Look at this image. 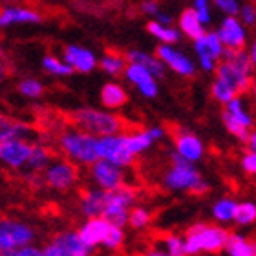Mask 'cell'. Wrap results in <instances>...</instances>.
<instances>
[{
  "label": "cell",
  "mask_w": 256,
  "mask_h": 256,
  "mask_svg": "<svg viewBox=\"0 0 256 256\" xmlns=\"http://www.w3.org/2000/svg\"><path fill=\"white\" fill-rule=\"evenodd\" d=\"M62 119L70 126H77V130H82L94 138L114 136V134H132L136 128L126 119L118 118L114 114H104L96 108H79L74 112L62 114ZM138 130L139 128H136V132Z\"/></svg>",
  "instance_id": "1"
},
{
  "label": "cell",
  "mask_w": 256,
  "mask_h": 256,
  "mask_svg": "<svg viewBox=\"0 0 256 256\" xmlns=\"http://www.w3.org/2000/svg\"><path fill=\"white\" fill-rule=\"evenodd\" d=\"M227 238H229V232L222 227L198 224L187 230V240L183 242V249H185V254H198L202 251L218 252L225 247Z\"/></svg>",
  "instance_id": "2"
},
{
  "label": "cell",
  "mask_w": 256,
  "mask_h": 256,
  "mask_svg": "<svg viewBox=\"0 0 256 256\" xmlns=\"http://www.w3.org/2000/svg\"><path fill=\"white\" fill-rule=\"evenodd\" d=\"M59 146L72 161L92 165L99 160L96 150V138L82 130H64L59 138Z\"/></svg>",
  "instance_id": "3"
},
{
  "label": "cell",
  "mask_w": 256,
  "mask_h": 256,
  "mask_svg": "<svg viewBox=\"0 0 256 256\" xmlns=\"http://www.w3.org/2000/svg\"><path fill=\"white\" fill-rule=\"evenodd\" d=\"M96 150L101 160H106L118 166H126L134 163V154L128 150L126 144V134L96 138Z\"/></svg>",
  "instance_id": "4"
},
{
  "label": "cell",
  "mask_w": 256,
  "mask_h": 256,
  "mask_svg": "<svg viewBox=\"0 0 256 256\" xmlns=\"http://www.w3.org/2000/svg\"><path fill=\"white\" fill-rule=\"evenodd\" d=\"M172 158V168L168 170V174L165 176V185L168 188L174 190H190L202 182L200 174L196 172V168L192 166V161L185 160L183 156H180L178 152L170 156Z\"/></svg>",
  "instance_id": "5"
},
{
  "label": "cell",
  "mask_w": 256,
  "mask_h": 256,
  "mask_svg": "<svg viewBox=\"0 0 256 256\" xmlns=\"http://www.w3.org/2000/svg\"><path fill=\"white\" fill-rule=\"evenodd\" d=\"M33 238H35V232L30 225L0 218V252H8L18 249V247L30 246Z\"/></svg>",
  "instance_id": "6"
},
{
  "label": "cell",
  "mask_w": 256,
  "mask_h": 256,
  "mask_svg": "<svg viewBox=\"0 0 256 256\" xmlns=\"http://www.w3.org/2000/svg\"><path fill=\"white\" fill-rule=\"evenodd\" d=\"M216 79L224 80L225 84L229 86L236 96H242V94H247V92L252 90L251 74H247L244 70L236 68L234 64H230L229 60H222V62L216 66Z\"/></svg>",
  "instance_id": "7"
},
{
  "label": "cell",
  "mask_w": 256,
  "mask_h": 256,
  "mask_svg": "<svg viewBox=\"0 0 256 256\" xmlns=\"http://www.w3.org/2000/svg\"><path fill=\"white\" fill-rule=\"evenodd\" d=\"M77 178H79V166L72 161H59L46 170L44 182L55 190H68L75 185Z\"/></svg>",
  "instance_id": "8"
},
{
  "label": "cell",
  "mask_w": 256,
  "mask_h": 256,
  "mask_svg": "<svg viewBox=\"0 0 256 256\" xmlns=\"http://www.w3.org/2000/svg\"><path fill=\"white\" fill-rule=\"evenodd\" d=\"M170 136L174 138V143H176L178 154L183 156L185 160L188 161H196L202 158L203 154V146L202 141L192 136L190 132H187L183 126H178V124H172V128H168Z\"/></svg>",
  "instance_id": "9"
},
{
  "label": "cell",
  "mask_w": 256,
  "mask_h": 256,
  "mask_svg": "<svg viewBox=\"0 0 256 256\" xmlns=\"http://www.w3.org/2000/svg\"><path fill=\"white\" fill-rule=\"evenodd\" d=\"M30 154H32V144H28L24 139L13 138L0 143V160L13 168H20L26 165Z\"/></svg>",
  "instance_id": "10"
},
{
  "label": "cell",
  "mask_w": 256,
  "mask_h": 256,
  "mask_svg": "<svg viewBox=\"0 0 256 256\" xmlns=\"http://www.w3.org/2000/svg\"><path fill=\"white\" fill-rule=\"evenodd\" d=\"M92 176L101 185L102 190H112V188H118L119 185H123L121 166L114 165L106 160H97L92 163Z\"/></svg>",
  "instance_id": "11"
},
{
  "label": "cell",
  "mask_w": 256,
  "mask_h": 256,
  "mask_svg": "<svg viewBox=\"0 0 256 256\" xmlns=\"http://www.w3.org/2000/svg\"><path fill=\"white\" fill-rule=\"evenodd\" d=\"M220 38L222 46H225L224 50H234V52H240V50L246 48V33H244V28L238 22V18L230 15L227 16L220 28V32L216 33Z\"/></svg>",
  "instance_id": "12"
},
{
  "label": "cell",
  "mask_w": 256,
  "mask_h": 256,
  "mask_svg": "<svg viewBox=\"0 0 256 256\" xmlns=\"http://www.w3.org/2000/svg\"><path fill=\"white\" fill-rule=\"evenodd\" d=\"M52 246L55 247V251L59 256H90L92 247L84 246L80 242L79 234L74 230L68 232H60L54 238Z\"/></svg>",
  "instance_id": "13"
},
{
  "label": "cell",
  "mask_w": 256,
  "mask_h": 256,
  "mask_svg": "<svg viewBox=\"0 0 256 256\" xmlns=\"http://www.w3.org/2000/svg\"><path fill=\"white\" fill-rule=\"evenodd\" d=\"M110 227H112V225L108 224L102 216H96V218L88 220L77 234H79L80 242H82L84 246L94 247V246H97V244H102V242H104Z\"/></svg>",
  "instance_id": "14"
},
{
  "label": "cell",
  "mask_w": 256,
  "mask_h": 256,
  "mask_svg": "<svg viewBox=\"0 0 256 256\" xmlns=\"http://www.w3.org/2000/svg\"><path fill=\"white\" fill-rule=\"evenodd\" d=\"M156 55H158L160 60L168 64L176 74L183 75V77H192V75H194V66H192L190 60H188L185 55L178 54V52H174L172 48H168V46H158Z\"/></svg>",
  "instance_id": "15"
},
{
  "label": "cell",
  "mask_w": 256,
  "mask_h": 256,
  "mask_svg": "<svg viewBox=\"0 0 256 256\" xmlns=\"http://www.w3.org/2000/svg\"><path fill=\"white\" fill-rule=\"evenodd\" d=\"M124 72H126L128 79L132 80L134 84L143 92V96H146V97H156V96H158V84H156L154 77H152V75H150L148 72L143 68V66L130 62L126 68H124Z\"/></svg>",
  "instance_id": "16"
},
{
  "label": "cell",
  "mask_w": 256,
  "mask_h": 256,
  "mask_svg": "<svg viewBox=\"0 0 256 256\" xmlns=\"http://www.w3.org/2000/svg\"><path fill=\"white\" fill-rule=\"evenodd\" d=\"M64 59H66L68 66H72L77 72H82V74H88L96 68V57L92 55V52L79 48V46H66L64 48Z\"/></svg>",
  "instance_id": "17"
},
{
  "label": "cell",
  "mask_w": 256,
  "mask_h": 256,
  "mask_svg": "<svg viewBox=\"0 0 256 256\" xmlns=\"http://www.w3.org/2000/svg\"><path fill=\"white\" fill-rule=\"evenodd\" d=\"M80 207H82V212H84L88 218L101 216L102 210H104V207H106V190L82 192V198H80Z\"/></svg>",
  "instance_id": "18"
},
{
  "label": "cell",
  "mask_w": 256,
  "mask_h": 256,
  "mask_svg": "<svg viewBox=\"0 0 256 256\" xmlns=\"http://www.w3.org/2000/svg\"><path fill=\"white\" fill-rule=\"evenodd\" d=\"M42 16L40 13L33 10H24V8H8L0 11V26H8L13 22H40Z\"/></svg>",
  "instance_id": "19"
},
{
  "label": "cell",
  "mask_w": 256,
  "mask_h": 256,
  "mask_svg": "<svg viewBox=\"0 0 256 256\" xmlns=\"http://www.w3.org/2000/svg\"><path fill=\"white\" fill-rule=\"evenodd\" d=\"M33 128L30 124H24L20 121H15V119L8 118L4 114H0V143L2 141H8V139L18 138L22 139L24 134H32Z\"/></svg>",
  "instance_id": "20"
},
{
  "label": "cell",
  "mask_w": 256,
  "mask_h": 256,
  "mask_svg": "<svg viewBox=\"0 0 256 256\" xmlns=\"http://www.w3.org/2000/svg\"><path fill=\"white\" fill-rule=\"evenodd\" d=\"M124 59H126V62H134V64L143 66L152 77H163V75H165L163 62H161L160 59H156V57H150V55L141 54V52H128V54L124 55Z\"/></svg>",
  "instance_id": "21"
},
{
  "label": "cell",
  "mask_w": 256,
  "mask_h": 256,
  "mask_svg": "<svg viewBox=\"0 0 256 256\" xmlns=\"http://www.w3.org/2000/svg\"><path fill=\"white\" fill-rule=\"evenodd\" d=\"M180 26H182V30L187 33L192 40H198L200 37H203V35H205L202 22H200V18H198V15H196V11L192 10V8L183 10L182 16H180Z\"/></svg>",
  "instance_id": "22"
},
{
  "label": "cell",
  "mask_w": 256,
  "mask_h": 256,
  "mask_svg": "<svg viewBox=\"0 0 256 256\" xmlns=\"http://www.w3.org/2000/svg\"><path fill=\"white\" fill-rule=\"evenodd\" d=\"M55 152L50 146H44V144H32V154L28 158L26 165L32 168V170H42L46 168L50 161L54 160Z\"/></svg>",
  "instance_id": "23"
},
{
  "label": "cell",
  "mask_w": 256,
  "mask_h": 256,
  "mask_svg": "<svg viewBox=\"0 0 256 256\" xmlns=\"http://www.w3.org/2000/svg\"><path fill=\"white\" fill-rule=\"evenodd\" d=\"M101 101L108 108H119L128 102V96L119 84L108 82V84H104V88L101 92Z\"/></svg>",
  "instance_id": "24"
},
{
  "label": "cell",
  "mask_w": 256,
  "mask_h": 256,
  "mask_svg": "<svg viewBox=\"0 0 256 256\" xmlns=\"http://www.w3.org/2000/svg\"><path fill=\"white\" fill-rule=\"evenodd\" d=\"M225 249L229 251L230 256H256L254 244L240 234H229Z\"/></svg>",
  "instance_id": "25"
},
{
  "label": "cell",
  "mask_w": 256,
  "mask_h": 256,
  "mask_svg": "<svg viewBox=\"0 0 256 256\" xmlns=\"http://www.w3.org/2000/svg\"><path fill=\"white\" fill-rule=\"evenodd\" d=\"M152 143H154V139H152V136L148 134V130H146V132H141V130H138V132L126 134L128 150H130L134 156L141 154V152L148 148Z\"/></svg>",
  "instance_id": "26"
},
{
  "label": "cell",
  "mask_w": 256,
  "mask_h": 256,
  "mask_svg": "<svg viewBox=\"0 0 256 256\" xmlns=\"http://www.w3.org/2000/svg\"><path fill=\"white\" fill-rule=\"evenodd\" d=\"M101 216L110 225H116V227L123 229L128 222V208L121 207V205H114V203H106V207H104Z\"/></svg>",
  "instance_id": "27"
},
{
  "label": "cell",
  "mask_w": 256,
  "mask_h": 256,
  "mask_svg": "<svg viewBox=\"0 0 256 256\" xmlns=\"http://www.w3.org/2000/svg\"><path fill=\"white\" fill-rule=\"evenodd\" d=\"M99 66H101L104 72H108L110 75H119V74H123L124 68H126V59H124V55L108 52V55L102 57Z\"/></svg>",
  "instance_id": "28"
},
{
  "label": "cell",
  "mask_w": 256,
  "mask_h": 256,
  "mask_svg": "<svg viewBox=\"0 0 256 256\" xmlns=\"http://www.w3.org/2000/svg\"><path fill=\"white\" fill-rule=\"evenodd\" d=\"M222 119H224V124H225V128L229 130L232 136H236V138L240 139V141H246L247 143V139H249V136H251V132H249V128L247 126H244L242 123H238L232 116H230L227 110H225L224 114H222Z\"/></svg>",
  "instance_id": "29"
},
{
  "label": "cell",
  "mask_w": 256,
  "mask_h": 256,
  "mask_svg": "<svg viewBox=\"0 0 256 256\" xmlns=\"http://www.w3.org/2000/svg\"><path fill=\"white\" fill-rule=\"evenodd\" d=\"M146 30H148L154 37L161 38V40H163V42H166V44H174V42H178V38H180V37H178L176 30L161 26L160 22H148V24H146Z\"/></svg>",
  "instance_id": "30"
},
{
  "label": "cell",
  "mask_w": 256,
  "mask_h": 256,
  "mask_svg": "<svg viewBox=\"0 0 256 256\" xmlns=\"http://www.w3.org/2000/svg\"><path fill=\"white\" fill-rule=\"evenodd\" d=\"M232 218H234L240 225L252 224V222L256 220V207L249 202L240 203V205H236L234 207V214H232Z\"/></svg>",
  "instance_id": "31"
},
{
  "label": "cell",
  "mask_w": 256,
  "mask_h": 256,
  "mask_svg": "<svg viewBox=\"0 0 256 256\" xmlns=\"http://www.w3.org/2000/svg\"><path fill=\"white\" fill-rule=\"evenodd\" d=\"M227 112H229L230 116L238 121V123L244 124V126H247V128L252 126V119L247 116V112L244 110V106H242V101L238 99V97H234V99H230V101L227 102Z\"/></svg>",
  "instance_id": "32"
},
{
  "label": "cell",
  "mask_w": 256,
  "mask_h": 256,
  "mask_svg": "<svg viewBox=\"0 0 256 256\" xmlns=\"http://www.w3.org/2000/svg\"><path fill=\"white\" fill-rule=\"evenodd\" d=\"M42 66L48 70L50 74H54V75H70V74H74V68H72V66L60 62V60L55 59V57H44Z\"/></svg>",
  "instance_id": "33"
},
{
  "label": "cell",
  "mask_w": 256,
  "mask_h": 256,
  "mask_svg": "<svg viewBox=\"0 0 256 256\" xmlns=\"http://www.w3.org/2000/svg\"><path fill=\"white\" fill-rule=\"evenodd\" d=\"M134 229H143L150 224V212L144 208H134L132 212H128V222Z\"/></svg>",
  "instance_id": "34"
},
{
  "label": "cell",
  "mask_w": 256,
  "mask_h": 256,
  "mask_svg": "<svg viewBox=\"0 0 256 256\" xmlns=\"http://www.w3.org/2000/svg\"><path fill=\"white\" fill-rule=\"evenodd\" d=\"M212 96H214V99H216V101H220V102H229L230 99L238 97L234 94V92L230 90L229 86L225 84L224 80H220V79L214 80V84H212Z\"/></svg>",
  "instance_id": "35"
},
{
  "label": "cell",
  "mask_w": 256,
  "mask_h": 256,
  "mask_svg": "<svg viewBox=\"0 0 256 256\" xmlns=\"http://www.w3.org/2000/svg\"><path fill=\"white\" fill-rule=\"evenodd\" d=\"M236 203L232 200H222L214 205V216L222 222H227V220H232V214H234Z\"/></svg>",
  "instance_id": "36"
},
{
  "label": "cell",
  "mask_w": 256,
  "mask_h": 256,
  "mask_svg": "<svg viewBox=\"0 0 256 256\" xmlns=\"http://www.w3.org/2000/svg\"><path fill=\"white\" fill-rule=\"evenodd\" d=\"M161 242L165 244L166 252L172 256H185V249H183V242L178 236L172 234H161Z\"/></svg>",
  "instance_id": "37"
},
{
  "label": "cell",
  "mask_w": 256,
  "mask_h": 256,
  "mask_svg": "<svg viewBox=\"0 0 256 256\" xmlns=\"http://www.w3.org/2000/svg\"><path fill=\"white\" fill-rule=\"evenodd\" d=\"M123 240H124L123 229H121V227H116V225H112L102 244H104L108 249H119V247L123 246Z\"/></svg>",
  "instance_id": "38"
},
{
  "label": "cell",
  "mask_w": 256,
  "mask_h": 256,
  "mask_svg": "<svg viewBox=\"0 0 256 256\" xmlns=\"http://www.w3.org/2000/svg\"><path fill=\"white\" fill-rule=\"evenodd\" d=\"M196 52H198V55H200V60H202L203 68H205V70H212L214 68V57L210 55V52H208L207 44H205L203 37H200L196 40Z\"/></svg>",
  "instance_id": "39"
},
{
  "label": "cell",
  "mask_w": 256,
  "mask_h": 256,
  "mask_svg": "<svg viewBox=\"0 0 256 256\" xmlns=\"http://www.w3.org/2000/svg\"><path fill=\"white\" fill-rule=\"evenodd\" d=\"M18 90H20V94H24V96L28 97H40L42 96V84L38 82V80L35 79H26V80H22L20 84H18Z\"/></svg>",
  "instance_id": "40"
},
{
  "label": "cell",
  "mask_w": 256,
  "mask_h": 256,
  "mask_svg": "<svg viewBox=\"0 0 256 256\" xmlns=\"http://www.w3.org/2000/svg\"><path fill=\"white\" fill-rule=\"evenodd\" d=\"M203 40H205V44H207V48H208V52H210V55L214 57V60L222 59L224 46H222V42H220L218 35H216V33H205V35H203Z\"/></svg>",
  "instance_id": "41"
},
{
  "label": "cell",
  "mask_w": 256,
  "mask_h": 256,
  "mask_svg": "<svg viewBox=\"0 0 256 256\" xmlns=\"http://www.w3.org/2000/svg\"><path fill=\"white\" fill-rule=\"evenodd\" d=\"M2 256H42V251L37 249V247L24 246V247H18V249H13V251L2 252Z\"/></svg>",
  "instance_id": "42"
},
{
  "label": "cell",
  "mask_w": 256,
  "mask_h": 256,
  "mask_svg": "<svg viewBox=\"0 0 256 256\" xmlns=\"http://www.w3.org/2000/svg\"><path fill=\"white\" fill-rule=\"evenodd\" d=\"M11 75H13V64L6 57V54L0 52V82L6 80L8 77H11Z\"/></svg>",
  "instance_id": "43"
},
{
  "label": "cell",
  "mask_w": 256,
  "mask_h": 256,
  "mask_svg": "<svg viewBox=\"0 0 256 256\" xmlns=\"http://www.w3.org/2000/svg\"><path fill=\"white\" fill-rule=\"evenodd\" d=\"M242 165H244V170H246L247 174H254V172H256V156H254V152H251V150H249V152L244 156Z\"/></svg>",
  "instance_id": "44"
},
{
  "label": "cell",
  "mask_w": 256,
  "mask_h": 256,
  "mask_svg": "<svg viewBox=\"0 0 256 256\" xmlns=\"http://www.w3.org/2000/svg\"><path fill=\"white\" fill-rule=\"evenodd\" d=\"M194 11H196L198 18H200V22H208V6H207V0H196V8H194Z\"/></svg>",
  "instance_id": "45"
},
{
  "label": "cell",
  "mask_w": 256,
  "mask_h": 256,
  "mask_svg": "<svg viewBox=\"0 0 256 256\" xmlns=\"http://www.w3.org/2000/svg\"><path fill=\"white\" fill-rule=\"evenodd\" d=\"M218 8L225 11V13H229V15H236L238 13V4H236V0H214Z\"/></svg>",
  "instance_id": "46"
},
{
  "label": "cell",
  "mask_w": 256,
  "mask_h": 256,
  "mask_svg": "<svg viewBox=\"0 0 256 256\" xmlns=\"http://www.w3.org/2000/svg\"><path fill=\"white\" fill-rule=\"evenodd\" d=\"M242 16H244V20L247 22V24H252L254 22V8H252L251 4H247L244 10H242Z\"/></svg>",
  "instance_id": "47"
},
{
  "label": "cell",
  "mask_w": 256,
  "mask_h": 256,
  "mask_svg": "<svg viewBox=\"0 0 256 256\" xmlns=\"http://www.w3.org/2000/svg\"><path fill=\"white\" fill-rule=\"evenodd\" d=\"M141 10H143L144 13L156 15V13H158V2H154V0H144L143 4H141Z\"/></svg>",
  "instance_id": "48"
},
{
  "label": "cell",
  "mask_w": 256,
  "mask_h": 256,
  "mask_svg": "<svg viewBox=\"0 0 256 256\" xmlns=\"http://www.w3.org/2000/svg\"><path fill=\"white\" fill-rule=\"evenodd\" d=\"M146 256H172V254L163 252V251H158V249H150V251L146 252Z\"/></svg>",
  "instance_id": "49"
},
{
  "label": "cell",
  "mask_w": 256,
  "mask_h": 256,
  "mask_svg": "<svg viewBox=\"0 0 256 256\" xmlns=\"http://www.w3.org/2000/svg\"><path fill=\"white\" fill-rule=\"evenodd\" d=\"M0 256H2V252H0Z\"/></svg>",
  "instance_id": "50"
}]
</instances>
